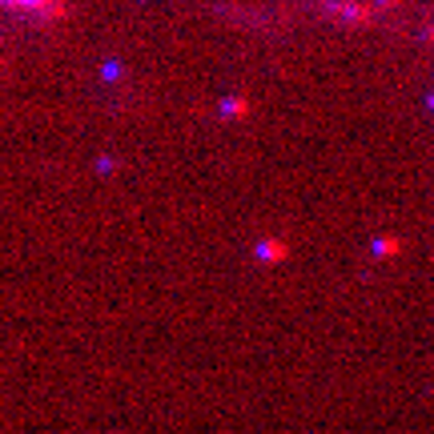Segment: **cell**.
Returning a JSON list of instances; mask_svg holds the SVG:
<instances>
[{"label": "cell", "instance_id": "cell-1", "mask_svg": "<svg viewBox=\"0 0 434 434\" xmlns=\"http://www.w3.org/2000/svg\"><path fill=\"white\" fill-rule=\"evenodd\" d=\"M0 4L20 8V13H45V8H52V4H57V0H0Z\"/></svg>", "mask_w": 434, "mask_h": 434}]
</instances>
